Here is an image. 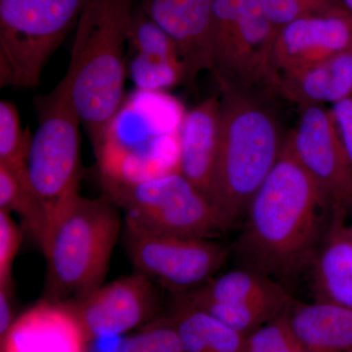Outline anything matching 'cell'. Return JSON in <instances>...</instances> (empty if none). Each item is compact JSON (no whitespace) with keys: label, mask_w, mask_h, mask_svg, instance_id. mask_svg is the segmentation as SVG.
<instances>
[{"label":"cell","mask_w":352,"mask_h":352,"mask_svg":"<svg viewBox=\"0 0 352 352\" xmlns=\"http://www.w3.org/2000/svg\"><path fill=\"white\" fill-rule=\"evenodd\" d=\"M277 32L261 0H214L210 54L217 83L275 94L273 46Z\"/></svg>","instance_id":"cell-6"},{"label":"cell","mask_w":352,"mask_h":352,"mask_svg":"<svg viewBox=\"0 0 352 352\" xmlns=\"http://www.w3.org/2000/svg\"><path fill=\"white\" fill-rule=\"evenodd\" d=\"M351 48L352 15L342 7L293 21L275 38L277 78L280 73L311 66Z\"/></svg>","instance_id":"cell-13"},{"label":"cell","mask_w":352,"mask_h":352,"mask_svg":"<svg viewBox=\"0 0 352 352\" xmlns=\"http://www.w3.org/2000/svg\"><path fill=\"white\" fill-rule=\"evenodd\" d=\"M133 0H87L66 75L57 85L101 152L122 107Z\"/></svg>","instance_id":"cell-2"},{"label":"cell","mask_w":352,"mask_h":352,"mask_svg":"<svg viewBox=\"0 0 352 352\" xmlns=\"http://www.w3.org/2000/svg\"><path fill=\"white\" fill-rule=\"evenodd\" d=\"M219 118L220 99L208 97L183 115L176 133L179 173L210 201L219 150Z\"/></svg>","instance_id":"cell-16"},{"label":"cell","mask_w":352,"mask_h":352,"mask_svg":"<svg viewBox=\"0 0 352 352\" xmlns=\"http://www.w3.org/2000/svg\"><path fill=\"white\" fill-rule=\"evenodd\" d=\"M29 127H23L15 104L0 102V164L15 171H25L32 142Z\"/></svg>","instance_id":"cell-23"},{"label":"cell","mask_w":352,"mask_h":352,"mask_svg":"<svg viewBox=\"0 0 352 352\" xmlns=\"http://www.w3.org/2000/svg\"><path fill=\"white\" fill-rule=\"evenodd\" d=\"M21 242L19 226L11 214L0 210V287L12 286L13 263Z\"/></svg>","instance_id":"cell-28"},{"label":"cell","mask_w":352,"mask_h":352,"mask_svg":"<svg viewBox=\"0 0 352 352\" xmlns=\"http://www.w3.org/2000/svg\"><path fill=\"white\" fill-rule=\"evenodd\" d=\"M0 210L16 212L38 244L45 231V217L27 171H15L0 164Z\"/></svg>","instance_id":"cell-21"},{"label":"cell","mask_w":352,"mask_h":352,"mask_svg":"<svg viewBox=\"0 0 352 352\" xmlns=\"http://www.w3.org/2000/svg\"><path fill=\"white\" fill-rule=\"evenodd\" d=\"M214 0H142L141 7L173 39L185 67L186 85L212 72L210 32Z\"/></svg>","instance_id":"cell-14"},{"label":"cell","mask_w":352,"mask_h":352,"mask_svg":"<svg viewBox=\"0 0 352 352\" xmlns=\"http://www.w3.org/2000/svg\"><path fill=\"white\" fill-rule=\"evenodd\" d=\"M335 1L338 6L342 7V9L352 15V0H335Z\"/></svg>","instance_id":"cell-31"},{"label":"cell","mask_w":352,"mask_h":352,"mask_svg":"<svg viewBox=\"0 0 352 352\" xmlns=\"http://www.w3.org/2000/svg\"><path fill=\"white\" fill-rule=\"evenodd\" d=\"M349 227V235H351V239H352V222L351 226H347Z\"/></svg>","instance_id":"cell-32"},{"label":"cell","mask_w":352,"mask_h":352,"mask_svg":"<svg viewBox=\"0 0 352 352\" xmlns=\"http://www.w3.org/2000/svg\"><path fill=\"white\" fill-rule=\"evenodd\" d=\"M244 352H307L292 328L288 309L245 338Z\"/></svg>","instance_id":"cell-24"},{"label":"cell","mask_w":352,"mask_h":352,"mask_svg":"<svg viewBox=\"0 0 352 352\" xmlns=\"http://www.w3.org/2000/svg\"><path fill=\"white\" fill-rule=\"evenodd\" d=\"M88 342L68 303L45 300L16 317L0 352H87Z\"/></svg>","instance_id":"cell-15"},{"label":"cell","mask_w":352,"mask_h":352,"mask_svg":"<svg viewBox=\"0 0 352 352\" xmlns=\"http://www.w3.org/2000/svg\"><path fill=\"white\" fill-rule=\"evenodd\" d=\"M344 212L332 217L312 261L316 300L352 310V239Z\"/></svg>","instance_id":"cell-18"},{"label":"cell","mask_w":352,"mask_h":352,"mask_svg":"<svg viewBox=\"0 0 352 352\" xmlns=\"http://www.w3.org/2000/svg\"><path fill=\"white\" fill-rule=\"evenodd\" d=\"M219 150L212 205L231 227L245 214L252 197L280 157L285 142L270 94L219 83Z\"/></svg>","instance_id":"cell-3"},{"label":"cell","mask_w":352,"mask_h":352,"mask_svg":"<svg viewBox=\"0 0 352 352\" xmlns=\"http://www.w3.org/2000/svg\"><path fill=\"white\" fill-rule=\"evenodd\" d=\"M36 109L38 126L32 138L25 171L43 207L45 234L55 217L80 194L82 122L58 87L36 100Z\"/></svg>","instance_id":"cell-8"},{"label":"cell","mask_w":352,"mask_h":352,"mask_svg":"<svg viewBox=\"0 0 352 352\" xmlns=\"http://www.w3.org/2000/svg\"><path fill=\"white\" fill-rule=\"evenodd\" d=\"M67 303L91 342L122 335L144 323L156 311L157 296L151 280L135 273Z\"/></svg>","instance_id":"cell-12"},{"label":"cell","mask_w":352,"mask_h":352,"mask_svg":"<svg viewBox=\"0 0 352 352\" xmlns=\"http://www.w3.org/2000/svg\"><path fill=\"white\" fill-rule=\"evenodd\" d=\"M126 245L138 273L175 295L207 283L228 258V249L212 239L150 232L126 222Z\"/></svg>","instance_id":"cell-9"},{"label":"cell","mask_w":352,"mask_h":352,"mask_svg":"<svg viewBox=\"0 0 352 352\" xmlns=\"http://www.w3.org/2000/svg\"><path fill=\"white\" fill-rule=\"evenodd\" d=\"M275 94L302 109L333 105L352 97V48L311 66L280 73Z\"/></svg>","instance_id":"cell-17"},{"label":"cell","mask_w":352,"mask_h":352,"mask_svg":"<svg viewBox=\"0 0 352 352\" xmlns=\"http://www.w3.org/2000/svg\"><path fill=\"white\" fill-rule=\"evenodd\" d=\"M126 69L134 85L144 91H159L186 82L182 63L152 62L132 55Z\"/></svg>","instance_id":"cell-25"},{"label":"cell","mask_w":352,"mask_h":352,"mask_svg":"<svg viewBox=\"0 0 352 352\" xmlns=\"http://www.w3.org/2000/svg\"><path fill=\"white\" fill-rule=\"evenodd\" d=\"M15 319L12 286L0 287V339L6 335Z\"/></svg>","instance_id":"cell-30"},{"label":"cell","mask_w":352,"mask_h":352,"mask_svg":"<svg viewBox=\"0 0 352 352\" xmlns=\"http://www.w3.org/2000/svg\"><path fill=\"white\" fill-rule=\"evenodd\" d=\"M170 316L183 352H244L245 336L176 296Z\"/></svg>","instance_id":"cell-20"},{"label":"cell","mask_w":352,"mask_h":352,"mask_svg":"<svg viewBox=\"0 0 352 352\" xmlns=\"http://www.w3.org/2000/svg\"><path fill=\"white\" fill-rule=\"evenodd\" d=\"M119 352H183L168 319L155 321L124 340Z\"/></svg>","instance_id":"cell-26"},{"label":"cell","mask_w":352,"mask_h":352,"mask_svg":"<svg viewBox=\"0 0 352 352\" xmlns=\"http://www.w3.org/2000/svg\"><path fill=\"white\" fill-rule=\"evenodd\" d=\"M175 296L245 337L294 302L279 282L245 267L215 275L198 288Z\"/></svg>","instance_id":"cell-10"},{"label":"cell","mask_w":352,"mask_h":352,"mask_svg":"<svg viewBox=\"0 0 352 352\" xmlns=\"http://www.w3.org/2000/svg\"><path fill=\"white\" fill-rule=\"evenodd\" d=\"M261 3L266 17L277 32L300 18L340 7L335 0H261Z\"/></svg>","instance_id":"cell-27"},{"label":"cell","mask_w":352,"mask_h":352,"mask_svg":"<svg viewBox=\"0 0 352 352\" xmlns=\"http://www.w3.org/2000/svg\"><path fill=\"white\" fill-rule=\"evenodd\" d=\"M331 112L352 168V97L333 104Z\"/></svg>","instance_id":"cell-29"},{"label":"cell","mask_w":352,"mask_h":352,"mask_svg":"<svg viewBox=\"0 0 352 352\" xmlns=\"http://www.w3.org/2000/svg\"><path fill=\"white\" fill-rule=\"evenodd\" d=\"M126 223L150 232L212 239L230 228L207 197L179 171L132 183L102 182Z\"/></svg>","instance_id":"cell-7"},{"label":"cell","mask_w":352,"mask_h":352,"mask_svg":"<svg viewBox=\"0 0 352 352\" xmlns=\"http://www.w3.org/2000/svg\"><path fill=\"white\" fill-rule=\"evenodd\" d=\"M327 206L331 207L286 141L245 212L236 244L243 267L275 281L296 276L314 261L326 231Z\"/></svg>","instance_id":"cell-1"},{"label":"cell","mask_w":352,"mask_h":352,"mask_svg":"<svg viewBox=\"0 0 352 352\" xmlns=\"http://www.w3.org/2000/svg\"><path fill=\"white\" fill-rule=\"evenodd\" d=\"M288 316L307 352H352V310L321 300H294Z\"/></svg>","instance_id":"cell-19"},{"label":"cell","mask_w":352,"mask_h":352,"mask_svg":"<svg viewBox=\"0 0 352 352\" xmlns=\"http://www.w3.org/2000/svg\"><path fill=\"white\" fill-rule=\"evenodd\" d=\"M286 141L332 210L346 212L352 206V168L331 110L303 108L298 126Z\"/></svg>","instance_id":"cell-11"},{"label":"cell","mask_w":352,"mask_h":352,"mask_svg":"<svg viewBox=\"0 0 352 352\" xmlns=\"http://www.w3.org/2000/svg\"><path fill=\"white\" fill-rule=\"evenodd\" d=\"M118 206L107 195L78 194L48 226L41 243L47 261V298L73 302L99 288L122 230Z\"/></svg>","instance_id":"cell-4"},{"label":"cell","mask_w":352,"mask_h":352,"mask_svg":"<svg viewBox=\"0 0 352 352\" xmlns=\"http://www.w3.org/2000/svg\"><path fill=\"white\" fill-rule=\"evenodd\" d=\"M87 0H0V87H36Z\"/></svg>","instance_id":"cell-5"},{"label":"cell","mask_w":352,"mask_h":352,"mask_svg":"<svg viewBox=\"0 0 352 352\" xmlns=\"http://www.w3.org/2000/svg\"><path fill=\"white\" fill-rule=\"evenodd\" d=\"M127 45L131 46L133 55L144 58L148 61L183 64L173 39L141 6L133 9L127 34Z\"/></svg>","instance_id":"cell-22"}]
</instances>
